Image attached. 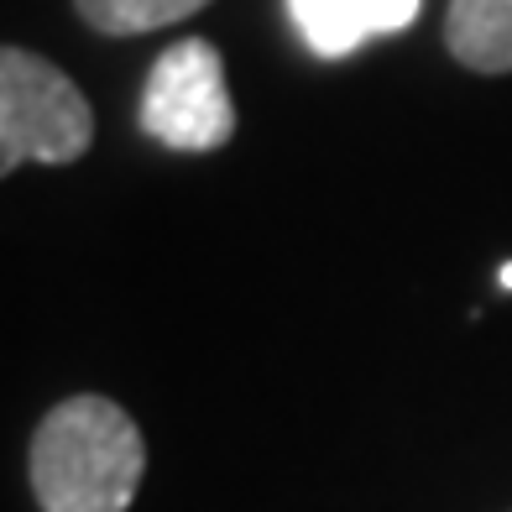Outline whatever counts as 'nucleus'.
<instances>
[{
	"label": "nucleus",
	"mask_w": 512,
	"mask_h": 512,
	"mask_svg": "<svg viewBox=\"0 0 512 512\" xmlns=\"http://www.w3.org/2000/svg\"><path fill=\"white\" fill-rule=\"evenodd\" d=\"M502 288H507V293H512V262H507V267H502Z\"/></svg>",
	"instance_id": "6e6552de"
},
{
	"label": "nucleus",
	"mask_w": 512,
	"mask_h": 512,
	"mask_svg": "<svg viewBox=\"0 0 512 512\" xmlns=\"http://www.w3.org/2000/svg\"><path fill=\"white\" fill-rule=\"evenodd\" d=\"M413 16H418V0H361V21L371 37L403 32V27H413Z\"/></svg>",
	"instance_id": "0eeeda50"
},
{
	"label": "nucleus",
	"mask_w": 512,
	"mask_h": 512,
	"mask_svg": "<svg viewBox=\"0 0 512 512\" xmlns=\"http://www.w3.org/2000/svg\"><path fill=\"white\" fill-rule=\"evenodd\" d=\"M95 142V110L58 63L0 48V178L21 162L68 168Z\"/></svg>",
	"instance_id": "f03ea898"
},
{
	"label": "nucleus",
	"mask_w": 512,
	"mask_h": 512,
	"mask_svg": "<svg viewBox=\"0 0 512 512\" xmlns=\"http://www.w3.org/2000/svg\"><path fill=\"white\" fill-rule=\"evenodd\" d=\"M136 121L168 152H220L236 136V105H230L225 58L215 42L183 37L168 53H157Z\"/></svg>",
	"instance_id": "7ed1b4c3"
},
{
	"label": "nucleus",
	"mask_w": 512,
	"mask_h": 512,
	"mask_svg": "<svg viewBox=\"0 0 512 512\" xmlns=\"http://www.w3.org/2000/svg\"><path fill=\"white\" fill-rule=\"evenodd\" d=\"M314 58H351L371 37L361 21V0H288Z\"/></svg>",
	"instance_id": "39448f33"
},
{
	"label": "nucleus",
	"mask_w": 512,
	"mask_h": 512,
	"mask_svg": "<svg viewBox=\"0 0 512 512\" xmlns=\"http://www.w3.org/2000/svg\"><path fill=\"white\" fill-rule=\"evenodd\" d=\"M445 42L471 74H512V0H450Z\"/></svg>",
	"instance_id": "20e7f679"
},
{
	"label": "nucleus",
	"mask_w": 512,
	"mask_h": 512,
	"mask_svg": "<svg viewBox=\"0 0 512 512\" xmlns=\"http://www.w3.org/2000/svg\"><path fill=\"white\" fill-rule=\"evenodd\" d=\"M147 471V439L136 418L100 398L74 392L42 413L27 450L32 497L42 512H126Z\"/></svg>",
	"instance_id": "f257e3e1"
},
{
	"label": "nucleus",
	"mask_w": 512,
	"mask_h": 512,
	"mask_svg": "<svg viewBox=\"0 0 512 512\" xmlns=\"http://www.w3.org/2000/svg\"><path fill=\"white\" fill-rule=\"evenodd\" d=\"M74 6L89 27L105 32V37H142V32L199 16L209 0H74Z\"/></svg>",
	"instance_id": "423d86ee"
}]
</instances>
